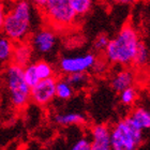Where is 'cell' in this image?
<instances>
[{"label": "cell", "mask_w": 150, "mask_h": 150, "mask_svg": "<svg viewBox=\"0 0 150 150\" xmlns=\"http://www.w3.org/2000/svg\"><path fill=\"white\" fill-rule=\"evenodd\" d=\"M141 41V37L134 26L125 24L115 37L110 38L108 44L103 53L105 61L114 66H132Z\"/></svg>", "instance_id": "6da1fadb"}, {"label": "cell", "mask_w": 150, "mask_h": 150, "mask_svg": "<svg viewBox=\"0 0 150 150\" xmlns=\"http://www.w3.org/2000/svg\"><path fill=\"white\" fill-rule=\"evenodd\" d=\"M35 6L28 0H17L6 11L2 33L14 43L28 42L32 35Z\"/></svg>", "instance_id": "7a4b0ae2"}, {"label": "cell", "mask_w": 150, "mask_h": 150, "mask_svg": "<svg viewBox=\"0 0 150 150\" xmlns=\"http://www.w3.org/2000/svg\"><path fill=\"white\" fill-rule=\"evenodd\" d=\"M3 84L10 103L16 110H23L30 102V87L24 78L23 67L13 62L6 64L3 71Z\"/></svg>", "instance_id": "3957f363"}, {"label": "cell", "mask_w": 150, "mask_h": 150, "mask_svg": "<svg viewBox=\"0 0 150 150\" xmlns=\"http://www.w3.org/2000/svg\"><path fill=\"white\" fill-rule=\"evenodd\" d=\"M145 139V132L137 129L127 117L110 127L112 150H138Z\"/></svg>", "instance_id": "277c9868"}, {"label": "cell", "mask_w": 150, "mask_h": 150, "mask_svg": "<svg viewBox=\"0 0 150 150\" xmlns=\"http://www.w3.org/2000/svg\"><path fill=\"white\" fill-rule=\"evenodd\" d=\"M41 10L47 26L54 30L72 28L78 18L70 0H47Z\"/></svg>", "instance_id": "5b68a950"}, {"label": "cell", "mask_w": 150, "mask_h": 150, "mask_svg": "<svg viewBox=\"0 0 150 150\" xmlns=\"http://www.w3.org/2000/svg\"><path fill=\"white\" fill-rule=\"evenodd\" d=\"M98 56L94 53L67 55L58 60V71L64 76L75 73H87L93 69Z\"/></svg>", "instance_id": "8992f818"}, {"label": "cell", "mask_w": 150, "mask_h": 150, "mask_svg": "<svg viewBox=\"0 0 150 150\" xmlns=\"http://www.w3.org/2000/svg\"><path fill=\"white\" fill-rule=\"evenodd\" d=\"M30 46L33 54L41 57H45L55 52L58 44L56 30L48 26L38 29L30 35Z\"/></svg>", "instance_id": "52a82bcc"}, {"label": "cell", "mask_w": 150, "mask_h": 150, "mask_svg": "<svg viewBox=\"0 0 150 150\" xmlns=\"http://www.w3.org/2000/svg\"><path fill=\"white\" fill-rule=\"evenodd\" d=\"M56 77L40 79L30 88V101L40 106H46L56 98Z\"/></svg>", "instance_id": "ba28073f"}, {"label": "cell", "mask_w": 150, "mask_h": 150, "mask_svg": "<svg viewBox=\"0 0 150 150\" xmlns=\"http://www.w3.org/2000/svg\"><path fill=\"white\" fill-rule=\"evenodd\" d=\"M90 150H112L110 127L104 123L93 125L90 130Z\"/></svg>", "instance_id": "9c48e42d"}, {"label": "cell", "mask_w": 150, "mask_h": 150, "mask_svg": "<svg viewBox=\"0 0 150 150\" xmlns=\"http://www.w3.org/2000/svg\"><path fill=\"white\" fill-rule=\"evenodd\" d=\"M136 81V71L130 67H122L110 77V87L116 91L120 92L125 88L132 87Z\"/></svg>", "instance_id": "30bf717a"}, {"label": "cell", "mask_w": 150, "mask_h": 150, "mask_svg": "<svg viewBox=\"0 0 150 150\" xmlns=\"http://www.w3.org/2000/svg\"><path fill=\"white\" fill-rule=\"evenodd\" d=\"M127 119L142 131H147L150 128V112L144 106L134 107L129 112Z\"/></svg>", "instance_id": "8fae6325"}, {"label": "cell", "mask_w": 150, "mask_h": 150, "mask_svg": "<svg viewBox=\"0 0 150 150\" xmlns=\"http://www.w3.org/2000/svg\"><path fill=\"white\" fill-rule=\"evenodd\" d=\"M32 56H33V52H32V48L28 42L15 43L11 62L24 68L31 62Z\"/></svg>", "instance_id": "7c38bea8"}, {"label": "cell", "mask_w": 150, "mask_h": 150, "mask_svg": "<svg viewBox=\"0 0 150 150\" xmlns=\"http://www.w3.org/2000/svg\"><path fill=\"white\" fill-rule=\"evenodd\" d=\"M55 123L58 125L69 127V125H77L84 123L86 118L81 112H57L53 117Z\"/></svg>", "instance_id": "4fadbf2b"}, {"label": "cell", "mask_w": 150, "mask_h": 150, "mask_svg": "<svg viewBox=\"0 0 150 150\" xmlns=\"http://www.w3.org/2000/svg\"><path fill=\"white\" fill-rule=\"evenodd\" d=\"M148 62H149V50H148V47L144 41H141L138 44L132 66L135 71H139V70L146 69Z\"/></svg>", "instance_id": "5bb4252c"}, {"label": "cell", "mask_w": 150, "mask_h": 150, "mask_svg": "<svg viewBox=\"0 0 150 150\" xmlns=\"http://www.w3.org/2000/svg\"><path fill=\"white\" fill-rule=\"evenodd\" d=\"M75 93V89L70 84L66 76L60 78H57L56 81V98L60 100L67 101L73 98Z\"/></svg>", "instance_id": "9a60e30c"}, {"label": "cell", "mask_w": 150, "mask_h": 150, "mask_svg": "<svg viewBox=\"0 0 150 150\" xmlns=\"http://www.w3.org/2000/svg\"><path fill=\"white\" fill-rule=\"evenodd\" d=\"M15 43L0 32V62H11Z\"/></svg>", "instance_id": "2e32d148"}, {"label": "cell", "mask_w": 150, "mask_h": 150, "mask_svg": "<svg viewBox=\"0 0 150 150\" xmlns=\"http://www.w3.org/2000/svg\"><path fill=\"white\" fill-rule=\"evenodd\" d=\"M35 63V72L39 79H46V78L55 77V69L46 60H38Z\"/></svg>", "instance_id": "e0dca14e"}, {"label": "cell", "mask_w": 150, "mask_h": 150, "mask_svg": "<svg viewBox=\"0 0 150 150\" xmlns=\"http://www.w3.org/2000/svg\"><path fill=\"white\" fill-rule=\"evenodd\" d=\"M138 98V90L135 86L125 88L119 92V101L123 106H133Z\"/></svg>", "instance_id": "ac0fdd59"}, {"label": "cell", "mask_w": 150, "mask_h": 150, "mask_svg": "<svg viewBox=\"0 0 150 150\" xmlns=\"http://www.w3.org/2000/svg\"><path fill=\"white\" fill-rule=\"evenodd\" d=\"M70 2L75 14L77 15V17H79L86 15L90 11L93 4V0H70Z\"/></svg>", "instance_id": "d6986e66"}, {"label": "cell", "mask_w": 150, "mask_h": 150, "mask_svg": "<svg viewBox=\"0 0 150 150\" xmlns=\"http://www.w3.org/2000/svg\"><path fill=\"white\" fill-rule=\"evenodd\" d=\"M66 78L68 79L70 84L72 85L75 90L81 89L88 85V75L87 73H75V74L67 75Z\"/></svg>", "instance_id": "ffe728a7"}, {"label": "cell", "mask_w": 150, "mask_h": 150, "mask_svg": "<svg viewBox=\"0 0 150 150\" xmlns=\"http://www.w3.org/2000/svg\"><path fill=\"white\" fill-rule=\"evenodd\" d=\"M23 72H24V78H25L26 83H27V85L30 88L33 87L38 81H40L39 77H38L37 72H35V63L33 62H30L29 64L24 67L23 68Z\"/></svg>", "instance_id": "44dd1931"}, {"label": "cell", "mask_w": 150, "mask_h": 150, "mask_svg": "<svg viewBox=\"0 0 150 150\" xmlns=\"http://www.w3.org/2000/svg\"><path fill=\"white\" fill-rule=\"evenodd\" d=\"M108 41H110V38H108V35H105V33H101V35H98L96 38V40L93 41L94 52L99 54H103L107 46V44H108Z\"/></svg>", "instance_id": "7402d4cb"}, {"label": "cell", "mask_w": 150, "mask_h": 150, "mask_svg": "<svg viewBox=\"0 0 150 150\" xmlns=\"http://www.w3.org/2000/svg\"><path fill=\"white\" fill-rule=\"evenodd\" d=\"M70 150H90V141L88 137H81L72 145Z\"/></svg>", "instance_id": "603a6c76"}, {"label": "cell", "mask_w": 150, "mask_h": 150, "mask_svg": "<svg viewBox=\"0 0 150 150\" xmlns=\"http://www.w3.org/2000/svg\"><path fill=\"white\" fill-rule=\"evenodd\" d=\"M6 6H4V3L0 0V32L2 31V27H3V23H4V18H6Z\"/></svg>", "instance_id": "cb8c5ba5"}, {"label": "cell", "mask_w": 150, "mask_h": 150, "mask_svg": "<svg viewBox=\"0 0 150 150\" xmlns=\"http://www.w3.org/2000/svg\"><path fill=\"white\" fill-rule=\"evenodd\" d=\"M110 1L120 6H132V4H135L138 0H110Z\"/></svg>", "instance_id": "d4e9b609"}, {"label": "cell", "mask_w": 150, "mask_h": 150, "mask_svg": "<svg viewBox=\"0 0 150 150\" xmlns=\"http://www.w3.org/2000/svg\"><path fill=\"white\" fill-rule=\"evenodd\" d=\"M29 2L31 3L32 6H35V8H39V9H42L44 6V4L46 3L47 0H28Z\"/></svg>", "instance_id": "484cf974"}]
</instances>
